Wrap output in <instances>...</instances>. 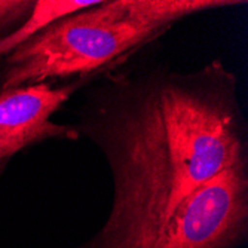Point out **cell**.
<instances>
[{
    "mask_svg": "<svg viewBox=\"0 0 248 248\" xmlns=\"http://www.w3.org/2000/svg\"><path fill=\"white\" fill-rule=\"evenodd\" d=\"M80 91L72 124L107 164L113 192L100 229L73 248H216L218 211L204 186L248 161L236 73L116 67Z\"/></svg>",
    "mask_w": 248,
    "mask_h": 248,
    "instance_id": "6da1fadb",
    "label": "cell"
},
{
    "mask_svg": "<svg viewBox=\"0 0 248 248\" xmlns=\"http://www.w3.org/2000/svg\"><path fill=\"white\" fill-rule=\"evenodd\" d=\"M245 0H98L45 26L0 58V91L97 78L126 62L178 22Z\"/></svg>",
    "mask_w": 248,
    "mask_h": 248,
    "instance_id": "7a4b0ae2",
    "label": "cell"
},
{
    "mask_svg": "<svg viewBox=\"0 0 248 248\" xmlns=\"http://www.w3.org/2000/svg\"><path fill=\"white\" fill-rule=\"evenodd\" d=\"M93 79L42 82L0 91V178L14 157L31 146L80 139L72 124H58L52 118Z\"/></svg>",
    "mask_w": 248,
    "mask_h": 248,
    "instance_id": "3957f363",
    "label": "cell"
},
{
    "mask_svg": "<svg viewBox=\"0 0 248 248\" xmlns=\"http://www.w3.org/2000/svg\"><path fill=\"white\" fill-rule=\"evenodd\" d=\"M34 6L36 0H0V40L24 26Z\"/></svg>",
    "mask_w": 248,
    "mask_h": 248,
    "instance_id": "277c9868",
    "label": "cell"
}]
</instances>
